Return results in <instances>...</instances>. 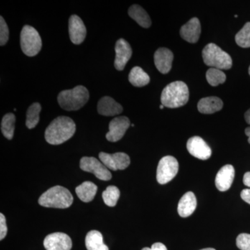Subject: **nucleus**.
I'll return each instance as SVG.
<instances>
[{"mask_svg": "<svg viewBox=\"0 0 250 250\" xmlns=\"http://www.w3.org/2000/svg\"><path fill=\"white\" fill-rule=\"evenodd\" d=\"M246 134L248 136V143L250 144V127H248L246 129Z\"/></svg>", "mask_w": 250, "mask_h": 250, "instance_id": "obj_37", "label": "nucleus"}, {"mask_svg": "<svg viewBox=\"0 0 250 250\" xmlns=\"http://www.w3.org/2000/svg\"><path fill=\"white\" fill-rule=\"evenodd\" d=\"M164 108V105L161 104V106H160L161 109H163V108Z\"/></svg>", "mask_w": 250, "mask_h": 250, "instance_id": "obj_39", "label": "nucleus"}, {"mask_svg": "<svg viewBox=\"0 0 250 250\" xmlns=\"http://www.w3.org/2000/svg\"><path fill=\"white\" fill-rule=\"evenodd\" d=\"M120 196H121V191L118 188L115 186H109L103 192L104 202L105 205L108 207H115L119 200Z\"/></svg>", "mask_w": 250, "mask_h": 250, "instance_id": "obj_27", "label": "nucleus"}, {"mask_svg": "<svg viewBox=\"0 0 250 250\" xmlns=\"http://www.w3.org/2000/svg\"><path fill=\"white\" fill-rule=\"evenodd\" d=\"M249 74H250V66L249 67Z\"/></svg>", "mask_w": 250, "mask_h": 250, "instance_id": "obj_40", "label": "nucleus"}, {"mask_svg": "<svg viewBox=\"0 0 250 250\" xmlns=\"http://www.w3.org/2000/svg\"><path fill=\"white\" fill-rule=\"evenodd\" d=\"M207 82L212 86H217L225 83L227 77L221 70L217 68H210L206 74Z\"/></svg>", "mask_w": 250, "mask_h": 250, "instance_id": "obj_28", "label": "nucleus"}, {"mask_svg": "<svg viewBox=\"0 0 250 250\" xmlns=\"http://www.w3.org/2000/svg\"><path fill=\"white\" fill-rule=\"evenodd\" d=\"M201 34V24L198 18H193L182 26L180 35L182 39L190 43H195L200 39Z\"/></svg>", "mask_w": 250, "mask_h": 250, "instance_id": "obj_16", "label": "nucleus"}, {"mask_svg": "<svg viewBox=\"0 0 250 250\" xmlns=\"http://www.w3.org/2000/svg\"><path fill=\"white\" fill-rule=\"evenodd\" d=\"M128 14L140 26L143 28H149L152 24L150 17L147 13L139 5L134 4L129 8Z\"/></svg>", "mask_w": 250, "mask_h": 250, "instance_id": "obj_23", "label": "nucleus"}, {"mask_svg": "<svg viewBox=\"0 0 250 250\" xmlns=\"http://www.w3.org/2000/svg\"><path fill=\"white\" fill-rule=\"evenodd\" d=\"M197 207V199L192 192H187L179 200L177 210L182 218H187L193 213Z\"/></svg>", "mask_w": 250, "mask_h": 250, "instance_id": "obj_19", "label": "nucleus"}, {"mask_svg": "<svg viewBox=\"0 0 250 250\" xmlns=\"http://www.w3.org/2000/svg\"><path fill=\"white\" fill-rule=\"evenodd\" d=\"M187 147L188 152L200 160H207L211 156V149L200 136H193L188 141Z\"/></svg>", "mask_w": 250, "mask_h": 250, "instance_id": "obj_12", "label": "nucleus"}, {"mask_svg": "<svg viewBox=\"0 0 250 250\" xmlns=\"http://www.w3.org/2000/svg\"><path fill=\"white\" fill-rule=\"evenodd\" d=\"M80 168L85 172L93 173L100 180L109 181L112 177L107 167L95 157H82L80 160Z\"/></svg>", "mask_w": 250, "mask_h": 250, "instance_id": "obj_8", "label": "nucleus"}, {"mask_svg": "<svg viewBox=\"0 0 250 250\" xmlns=\"http://www.w3.org/2000/svg\"><path fill=\"white\" fill-rule=\"evenodd\" d=\"M9 31L7 24L2 16L0 17V45H6L9 41Z\"/></svg>", "mask_w": 250, "mask_h": 250, "instance_id": "obj_30", "label": "nucleus"}, {"mask_svg": "<svg viewBox=\"0 0 250 250\" xmlns=\"http://www.w3.org/2000/svg\"><path fill=\"white\" fill-rule=\"evenodd\" d=\"M99 159L108 170L114 171L125 170L131 162L129 156L123 152H116L114 154L100 152Z\"/></svg>", "mask_w": 250, "mask_h": 250, "instance_id": "obj_9", "label": "nucleus"}, {"mask_svg": "<svg viewBox=\"0 0 250 250\" xmlns=\"http://www.w3.org/2000/svg\"><path fill=\"white\" fill-rule=\"evenodd\" d=\"M69 35L70 40L75 45H80L85 40L86 28L82 20L77 15H72L69 19Z\"/></svg>", "mask_w": 250, "mask_h": 250, "instance_id": "obj_14", "label": "nucleus"}, {"mask_svg": "<svg viewBox=\"0 0 250 250\" xmlns=\"http://www.w3.org/2000/svg\"><path fill=\"white\" fill-rule=\"evenodd\" d=\"M85 243L88 250H109L104 243L103 234L96 230H92L87 233Z\"/></svg>", "mask_w": 250, "mask_h": 250, "instance_id": "obj_22", "label": "nucleus"}, {"mask_svg": "<svg viewBox=\"0 0 250 250\" xmlns=\"http://www.w3.org/2000/svg\"><path fill=\"white\" fill-rule=\"evenodd\" d=\"M241 197L243 200L250 205V188L244 189L242 190Z\"/></svg>", "mask_w": 250, "mask_h": 250, "instance_id": "obj_34", "label": "nucleus"}, {"mask_svg": "<svg viewBox=\"0 0 250 250\" xmlns=\"http://www.w3.org/2000/svg\"><path fill=\"white\" fill-rule=\"evenodd\" d=\"M130 126L129 118L120 116L112 120L109 123V131L106 135V139L110 142H117L124 136Z\"/></svg>", "mask_w": 250, "mask_h": 250, "instance_id": "obj_11", "label": "nucleus"}, {"mask_svg": "<svg viewBox=\"0 0 250 250\" xmlns=\"http://www.w3.org/2000/svg\"><path fill=\"white\" fill-rule=\"evenodd\" d=\"M243 184L246 186V187H250V172H246L244 174L243 177Z\"/></svg>", "mask_w": 250, "mask_h": 250, "instance_id": "obj_35", "label": "nucleus"}, {"mask_svg": "<svg viewBox=\"0 0 250 250\" xmlns=\"http://www.w3.org/2000/svg\"><path fill=\"white\" fill-rule=\"evenodd\" d=\"M142 250H167L165 245L161 243H156L153 244L151 248H144Z\"/></svg>", "mask_w": 250, "mask_h": 250, "instance_id": "obj_33", "label": "nucleus"}, {"mask_svg": "<svg viewBox=\"0 0 250 250\" xmlns=\"http://www.w3.org/2000/svg\"><path fill=\"white\" fill-rule=\"evenodd\" d=\"M58 103L65 111H77L89 100V92L83 85H77L71 90H62L59 94Z\"/></svg>", "mask_w": 250, "mask_h": 250, "instance_id": "obj_3", "label": "nucleus"}, {"mask_svg": "<svg viewBox=\"0 0 250 250\" xmlns=\"http://www.w3.org/2000/svg\"><path fill=\"white\" fill-rule=\"evenodd\" d=\"M46 250H70L71 238L66 233L56 232L47 235L43 241Z\"/></svg>", "mask_w": 250, "mask_h": 250, "instance_id": "obj_10", "label": "nucleus"}, {"mask_svg": "<svg viewBox=\"0 0 250 250\" xmlns=\"http://www.w3.org/2000/svg\"><path fill=\"white\" fill-rule=\"evenodd\" d=\"M200 250H215V249H213V248H205V249H202Z\"/></svg>", "mask_w": 250, "mask_h": 250, "instance_id": "obj_38", "label": "nucleus"}, {"mask_svg": "<svg viewBox=\"0 0 250 250\" xmlns=\"http://www.w3.org/2000/svg\"><path fill=\"white\" fill-rule=\"evenodd\" d=\"M76 131V125L71 118L59 116L55 118L46 129V141L51 145L62 144L71 139Z\"/></svg>", "mask_w": 250, "mask_h": 250, "instance_id": "obj_1", "label": "nucleus"}, {"mask_svg": "<svg viewBox=\"0 0 250 250\" xmlns=\"http://www.w3.org/2000/svg\"><path fill=\"white\" fill-rule=\"evenodd\" d=\"M236 246L241 250H250V234L241 233L236 238Z\"/></svg>", "mask_w": 250, "mask_h": 250, "instance_id": "obj_31", "label": "nucleus"}, {"mask_svg": "<svg viewBox=\"0 0 250 250\" xmlns=\"http://www.w3.org/2000/svg\"><path fill=\"white\" fill-rule=\"evenodd\" d=\"M8 228L6 218L2 213H0V240L2 241L7 234Z\"/></svg>", "mask_w": 250, "mask_h": 250, "instance_id": "obj_32", "label": "nucleus"}, {"mask_svg": "<svg viewBox=\"0 0 250 250\" xmlns=\"http://www.w3.org/2000/svg\"><path fill=\"white\" fill-rule=\"evenodd\" d=\"M123 111V106L111 97H103L98 104V111L102 116H114Z\"/></svg>", "mask_w": 250, "mask_h": 250, "instance_id": "obj_18", "label": "nucleus"}, {"mask_svg": "<svg viewBox=\"0 0 250 250\" xmlns=\"http://www.w3.org/2000/svg\"><path fill=\"white\" fill-rule=\"evenodd\" d=\"M21 45L23 53L28 57L37 55L42 47L40 34L34 27L24 26L21 31Z\"/></svg>", "mask_w": 250, "mask_h": 250, "instance_id": "obj_6", "label": "nucleus"}, {"mask_svg": "<svg viewBox=\"0 0 250 250\" xmlns=\"http://www.w3.org/2000/svg\"><path fill=\"white\" fill-rule=\"evenodd\" d=\"M223 107V101L218 97L202 98L197 104L198 111L203 114H212L220 111Z\"/></svg>", "mask_w": 250, "mask_h": 250, "instance_id": "obj_20", "label": "nucleus"}, {"mask_svg": "<svg viewBox=\"0 0 250 250\" xmlns=\"http://www.w3.org/2000/svg\"><path fill=\"white\" fill-rule=\"evenodd\" d=\"M77 195L83 202L93 201L98 192V187L91 182H84L75 189Z\"/></svg>", "mask_w": 250, "mask_h": 250, "instance_id": "obj_21", "label": "nucleus"}, {"mask_svg": "<svg viewBox=\"0 0 250 250\" xmlns=\"http://www.w3.org/2000/svg\"><path fill=\"white\" fill-rule=\"evenodd\" d=\"M41 106L40 104L36 103L31 104L28 108L27 111V121L26 125L28 129H33L36 127V125L40 121V113L41 111Z\"/></svg>", "mask_w": 250, "mask_h": 250, "instance_id": "obj_26", "label": "nucleus"}, {"mask_svg": "<svg viewBox=\"0 0 250 250\" xmlns=\"http://www.w3.org/2000/svg\"><path fill=\"white\" fill-rule=\"evenodd\" d=\"M203 61L207 66L219 70H229L232 67V59L229 54L214 43L206 45L202 50Z\"/></svg>", "mask_w": 250, "mask_h": 250, "instance_id": "obj_5", "label": "nucleus"}, {"mask_svg": "<svg viewBox=\"0 0 250 250\" xmlns=\"http://www.w3.org/2000/svg\"><path fill=\"white\" fill-rule=\"evenodd\" d=\"M116 59H115V67L118 70H124L126 63L129 62L132 56V49L129 42L125 39H119L116 42Z\"/></svg>", "mask_w": 250, "mask_h": 250, "instance_id": "obj_13", "label": "nucleus"}, {"mask_svg": "<svg viewBox=\"0 0 250 250\" xmlns=\"http://www.w3.org/2000/svg\"><path fill=\"white\" fill-rule=\"evenodd\" d=\"M189 90L183 82H174L165 87L161 93V104L175 108L184 106L188 101Z\"/></svg>", "mask_w": 250, "mask_h": 250, "instance_id": "obj_2", "label": "nucleus"}, {"mask_svg": "<svg viewBox=\"0 0 250 250\" xmlns=\"http://www.w3.org/2000/svg\"><path fill=\"white\" fill-rule=\"evenodd\" d=\"M235 40L237 45L243 48L250 47V22H247L236 34Z\"/></svg>", "mask_w": 250, "mask_h": 250, "instance_id": "obj_29", "label": "nucleus"}, {"mask_svg": "<svg viewBox=\"0 0 250 250\" xmlns=\"http://www.w3.org/2000/svg\"><path fill=\"white\" fill-rule=\"evenodd\" d=\"M129 81L134 86L143 87L149 83L150 78L141 67L136 66L129 72Z\"/></svg>", "mask_w": 250, "mask_h": 250, "instance_id": "obj_24", "label": "nucleus"}, {"mask_svg": "<svg viewBox=\"0 0 250 250\" xmlns=\"http://www.w3.org/2000/svg\"><path fill=\"white\" fill-rule=\"evenodd\" d=\"M154 59L156 68L161 73L167 74L170 71L174 55L170 49L166 47L158 49L154 54Z\"/></svg>", "mask_w": 250, "mask_h": 250, "instance_id": "obj_15", "label": "nucleus"}, {"mask_svg": "<svg viewBox=\"0 0 250 250\" xmlns=\"http://www.w3.org/2000/svg\"><path fill=\"white\" fill-rule=\"evenodd\" d=\"M73 196L66 188L56 186L44 192L39 199V204L48 208H67L72 205Z\"/></svg>", "mask_w": 250, "mask_h": 250, "instance_id": "obj_4", "label": "nucleus"}, {"mask_svg": "<svg viewBox=\"0 0 250 250\" xmlns=\"http://www.w3.org/2000/svg\"><path fill=\"white\" fill-rule=\"evenodd\" d=\"M245 118H246L247 123L250 125V108L246 112V114H245Z\"/></svg>", "mask_w": 250, "mask_h": 250, "instance_id": "obj_36", "label": "nucleus"}, {"mask_svg": "<svg viewBox=\"0 0 250 250\" xmlns=\"http://www.w3.org/2000/svg\"><path fill=\"white\" fill-rule=\"evenodd\" d=\"M16 117L13 113H9L3 117L1 123V133L4 137L11 140L14 137Z\"/></svg>", "mask_w": 250, "mask_h": 250, "instance_id": "obj_25", "label": "nucleus"}, {"mask_svg": "<svg viewBox=\"0 0 250 250\" xmlns=\"http://www.w3.org/2000/svg\"><path fill=\"white\" fill-rule=\"evenodd\" d=\"M234 176L235 170L232 166H223L218 171L216 177H215V183L217 188L221 192L228 190L232 185Z\"/></svg>", "mask_w": 250, "mask_h": 250, "instance_id": "obj_17", "label": "nucleus"}, {"mask_svg": "<svg viewBox=\"0 0 250 250\" xmlns=\"http://www.w3.org/2000/svg\"><path fill=\"white\" fill-rule=\"evenodd\" d=\"M179 170V163L172 156H166L159 161L156 171V179L160 184L170 182L177 175Z\"/></svg>", "mask_w": 250, "mask_h": 250, "instance_id": "obj_7", "label": "nucleus"}]
</instances>
